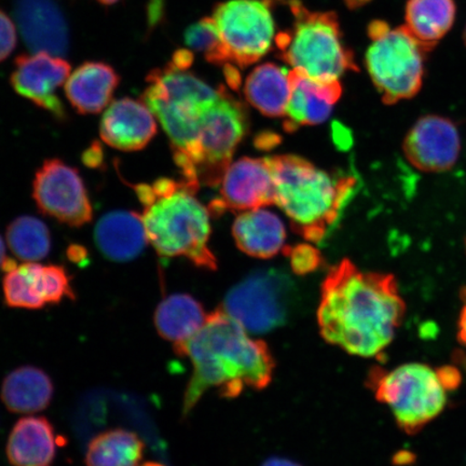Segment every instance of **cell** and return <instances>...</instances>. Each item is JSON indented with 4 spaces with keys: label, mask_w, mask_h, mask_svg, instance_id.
<instances>
[{
    "label": "cell",
    "mask_w": 466,
    "mask_h": 466,
    "mask_svg": "<svg viewBox=\"0 0 466 466\" xmlns=\"http://www.w3.org/2000/svg\"><path fill=\"white\" fill-rule=\"evenodd\" d=\"M405 311L393 276L360 270L345 259L320 289L319 333L349 354L374 358L392 342Z\"/></svg>",
    "instance_id": "6da1fadb"
},
{
    "label": "cell",
    "mask_w": 466,
    "mask_h": 466,
    "mask_svg": "<svg viewBox=\"0 0 466 466\" xmlns=\"http://www.w3.org/2000/svg\"><path fill=\"white\" fill-rule=\"evenodd\" d=\"M174 351L187 357L194 367L185 392L184 415L209 389H217L227 399L238 398L248 388L266 389L276 367L267 343L250 338L224 309L209 313L202 328L190 339L175 345Z\"/></svg>",
    "instance_id": "7a4b0ae2"
},
{
    "label": "cell",
    "mask_w": 466,
    "mask_h": 466,
    "mask_svg": "<svg viewBox=\"0 0 466 466\" xmlns=\"http://www.w3.org/2000/svg\"><path fill=\"white\" fill-rule=\"evenodd\" d=\"M132 187L144 207L148 242L161 258H186L203 269H217V258L208 248L211 212L197 199L200 185L161 177Z\"/></svg>",
    "instance_id": "3957f363"
},
{
    "label": "cell",
    "mask_w": 466,
    "mask_h": 466,
    "mask_svg": "<svg viewBox=\"0 0 466 466\" xmlns=\"http://www.w3.org/2000/svg\"><path fill=\"white\" fill-rule=\"evenodd\" d=\"M268 159L275 178V204L307 241H322L351 198L357 180L331 175L297 156Z\"/></svg>",
    "instance_id": "277c9868"
},
{
    "label": "cell",
    "mask_w": 466,
    "mask_h": 466,
    "mask_svg": "<svg viewBox=\"0 0 466 466\" xmlns=\"http://www.w3.org/2000/svg\"><path fill=\"white\" fill-rule=\"evenodd\" d=\"M146 81L141 100L160 122L170 139L174 161L183 177H187L204 116L218 102L224 87L214 89L172 62L154 69Z\"/></svg>",
    "instance_id": "5b68a950"
},
{
    "label": "cell",
    "mask_w": 466,
    "mask_h": 466,
    "mask_svg": "<svg viewBox=\"0 0 466 466\" xmlns=\"http://www.w3.org/2000/svg\"><path fill=\"white\" fill-rule=\"evenodd\" d=\"M460 382L452 367L435 370L419 363L405 364L392 370H371L367 386L376 399L391 410L396 423L407 434H417L441 415L447 404V390Z\"/></svg>",
    "instance_id": "8992f818"
},
{
    "label": "cell",
    "mask_w": 466,
    "mask_h": 466,
    "mask_svg": "<svg viewBox=\"0 0 466 466\" xmlns=\"http://www.w3.org/2000/svg\"><path fill=\"white\" fill-rule=\"evenodd\" d=\"M294 29L276 38L281 57L309 77L336 81L348 71H359L353 54L342 43L339 23L333 13H310L299 0H290Z\"/></svg>",
    "instance_id": "52a82bcc"
},
{
    "label": "cell",
    "mask_w": 466,
    "mask_h": 466,
    "mask_svg": "<svg viewBox=\"0 0 466 466\" xmlns=\"http://www.w3.org/2000/svg\"><path fill=\"white\" fill-rule=\"evenodd\" d=\"M369 35L372 44L366 54L367 71L382 101L391 105L416 96L428 54L422 45L406 26L391 29L382 21L372 22Z\"/></svg>",
    "instance_id": "ba28073f"
},
{
    "label": "cell",
    "mask_w": 466,
    "mask_h": 466,
    "mask_svg": "<svg viewBox=\"0 0 466 466\" xmlns=\"http://www.w3.org/2000/svg\"><path fill=\"white\" fill-rule=\"evenodd\" d=\"M248 127L243 105L224 89L204 116L190 171L183 178L198 185L218 186Z\"/></svg>",
    "instance_id": "9c48e42d"
},
{
    "label": "cell",
    "mask_w": 466,
    "mask_h": 466,
    "mask_svg": "<svg viewBox=\"0 0 466 466\" xmlns=\"http://www.w3.org/2000/svg\"><path fill=\"white\" fill-rule=\"evenodd\" d=\"M293 295L294 284L287 275L260 270L231 289L223 309L248 333L265 334L287 322Z\"/></svg>",
    "instance_id": "30bf717a"
},
{
    "label": "cell",
    "mask_w": 466,
    "mask_h": 466,
    "mask_svg": "<svg viewBox=\"0 0 466 466\" xmlns=\"http://www.w3.org/2000/svg\"><path fill=\"white\" fill-rule=\"evenodd\" d=\"M223 42L227 62L247 67L270 50L275 22L266 0H230L213 16Z\"/></svg>",
    "instance_id": "8fae6325"
},
{
    "label": "cell",
    "mask_w": 466,
    "mask_h": 466,
    "mask_svg": "<svg viewBox=\"0 0 466 466\" xmlns=\"http://www.w3.org/2000/svg\"><path fill=\"white\" fill-rule=\"evenodd\" d=\"M33 198L39 212L74 228L91 223L93 208L77 168L60 159H48L38 168Z\"/></svg>",
    "instance_id": "7c38bea8"
},
{
    "label": "cell",
    "mask_w": 466,
    "mask_h": 466,
    "mask_svg": "<svg viewBox=\"0 0 466 466\" xmlns=\"http://www.w3.org/2000/svg\"><path fill=\"white\" fill-rule=\"evenodd\" d=\"M71 64L61 56L36 52L16 57L10 84L17 95L46 110L56 120L66 121L67 113L57 90L66 84Z\"/></svg>",
    "instance_id": "4fadbf2b"
},
{
    "label": "cell",
    "mask_w": 466,
    "mask_h": 466,
    "mask_svg": "<svg viewBox=\"0 0 466 466\" xmlns=\"http://www.w3.org/2000/svg\"><path fill=\"white\" fill-rule=\"evenodd\" d=\"M218 187L219 198L208 208L213 215L249 211L275 204V178L268 158L246 157L230 163Z\"/></svg>",
    "instance_id": "5bb4252c"
},
{
    "label": "cell",
    "mask_w": 466,
    "mask_h": 466,
    "mask_svg": "<svg viewBox=\"0 0 466 466\" xmlns=\"http://www.w3.org/2000/svg\"><path fill=\"white\" fill-rule=\"evenodd\" d=\"M461 141L456 125L445 116L428 115L408 132L406 158L418 170L441 173L451 170L458 161Z\"/></svg>",
    "instance_id": "9a60e30c"
},
{
    "label": "cell",
    "mask_w": 466,
    "mask_h": 466,
    "mask_svg": "<svg viewBox=\"0 0 466 466\" xmlns=\"http://www.w3.org/2000/svg\"><path fill=\"white\" fill-rule=\"evenodd\" d=\"M158 131L157 118L143 101L130 97L110 103L102 116L100 134L110 147L138 151L153 141Z\"/></svg>",
    "instance_id": "2e32d148"
},
{
    "label": "cell",
    "mask_w": 466,
    "mask_h": 466,
    "mask_svg": "<svg viewBox=\"0 0 466 466\" xmlns=\"http://www.w3.org/2000/svg\"><path fill=\"white\" fill-rule=\"evenodd\" d=\"M291 93L285 127L295 130L300 126L323 124L329 119L341 96L339 81L318 80L295 69L289 72Z\"/></svg>",
    "instance_id": "e0dca14e"
},
{
    "label": "cell",
    "mask_w": 466,
    "mask_h": 466,
    "mask_svg": "<svg viewBox=\"0 0 466 466\" xmlns=\"http://www.w3.org/2000/svg\"><path fill=\"white\" fill-rule=\"evenodd\" d=\"M15 14L29 49L57 56L66 54L67 25L52 0H17Z\"/></svg>",
    "instance_id": "ac0fdd59"
},
{
    "label": "cell",
    "mask_w": 466,
    "mask_h": 466,
    "mask_svg": "<svg viewBox=\"0 0 466 466\" xmlns=\"http://www.w3.org/2000/svg\"><path fill=\"white\" fill-rule=\"evenodd\" d=\"M95 240L105 258L118 262L137 258L148 243L142 215L124 209L103 215Z\"/></svg>",
    "instance_id": "d6986e66"
},
{
    "label": "cell",
    "mask_w": 466,
    "mask_h": 466,
    "mask_svg": "<svg viewBox=\"0 0 466 466\" xmlns=\"http://www.w3.org/2000/svg\"><path fill=\"white\" fill-rule=\"evenodd\" d=\"M119 83V75L108 64L86 62L69 75L66 96L76 112L96 115L112 103Z\"/></svg>",
    "instance_id": "ffe728a7"
},
{
    "label": "cell",
    "mask_w": 466,
    "mask_h": 466,
    "mask_svg": "<svg viewBox=\"0 0 466 466\" xmlns=\"http://www.w3.org/2000/svg\"><path fill=\"white\" fill-rule=\"evenodd\" d=\"M54 425L40 416L21 418L11 431L7 457L14 466H51L56 456Z\"/></svg>",
    "instance_id": "44dd1931"
},
{
    "label": "cell",
    "mask_w": 466,
    "mask_h": 466,
    "mask_svg": "<svg viewBox=\"0 0 466 466\" xmlns=\"http://www.w3.org/2000/svg\"><path fill=\"white\" fill-rule=\"evenodd\" d=\"M232 231L238 248L256 258H271L285 248L287 230L283 221L261 208L238 215Z\"/></svg>",
    "instance_id": "7402d4cb"
},
{
    "label": "cell",
    "mask_w": 466,
    "mask_h": 466,
    "mask_svg": "<svg viewBox=\"0 0 466 466\" xmlns=\"http://www.w3.org/2000/svg\"><path fill=\"white\" fill-rule=\"evenodd\" d=\"M54 393V382L46 371L35 366H22L4 379L0 396L9 411L27 415L46 410Z\"/></svg>",
    "instance_id": "603a6c76"
},
{
    "label": "cell",
    "mask_w": 466,
    "mask_h": 466,
    "mask_svg": "<svg viewBox=\"0 0 466 466\" xmlns=\"http://www.w3.org/2000/svg\"><path fill=\"white\" fill-rule=\"evenodd\" d=\"M290 93L289 72L273 63L256 67L244 85V95L249 104L269 116H281L287 113Z\"/></svg>",
    "instance_id": "cb8c5ba5"
},
{
    "label": "cell",
    "mask_w": 466,
    "mask_h": 466,
    "mask_svg": "<svg viewBox=\"0 0 466 466\" xmlns=\"http://www.w3.org/2000/svg\"><path fill=\"white\" fill-rule=\"evenodd\" d=\"M199 301L187 294H174L157 307L154 322L158 334L175 345L190 339L207 320Z\"/></svg>",
    "instance_id": "d4e9b609"
},
{
    "label": "cell",
    "mask_w": 466,
    "mask_h": 466,
    "mask_svg": "<svg viewBox=\"0 0 466 466\" xmlns=\"http://www.w3.org/2000/svg\"><path fill=\"white\" fill-rule=\"evenodd\" d=\"M456 11L454 0H408L406 27L430 52L451 31Z\"/></svg>",
    "instance_id": "484cf974"
},
{
    "label": "cell",
    "mask_w": 466,
    "mask_h": 466,
    "mask_svg": "<svg viewBox=\"0 0 466 466\" xmlns=\"http://www.w3.org/2000/svg\"><path fill=\"white\" fill-rule=\"evenodd\" d=\"M145 444L137 433L125 429L105 431L87 445L86 466H138Z\"/></svg>",
    "instance_id": "4316f807"
},
{
    "label": "cell",
    "mask_w": 466,
    "mask_h": 466,
    "mask_svg": "<svg viewBox=\"0 0 466 466\" xmlns=\"http://www.w3.org/2000/svg\"><path fill=\"white\" fill-rule=\"evenodd\" d=\"M5 238L11 253L21 260L38 261L50 253V231L37 218L25 215L11 221L5 230Z\"/></svg>",
    "instance_id": "83f0119b"
},
{
    "label": "cell",
    "mask_w": 466,
    "mask_h": 466,
    "mask_svg": "<svg viewBox=\"0 0 466 466\" xmlns=\"http://www.w3.org/2000/svg\"><path fill=\"white\" fill-rule=\"evenodd\" d=\"M19 269L46 305H58L66 299L75 300L72 278L63 266L26 261Z\"/></svg>",
    "instance_id": "f1b7e54d"
},
{
    "label": "cell",
    "mask_w": 466,
    "mask_h": 466,
    "mask_svg": "<svg viewBox=\"0 0 466 466\" xmlns=\"http://www.w3.org/2000/svg\"><path fill=\"white\" fill-rule=\"evenodd\" d=\"M184 39L190 49L202 52L208 62L227 63L223 42L213 17H206L189 26L185 32Z\"/></svg>",
    "instance_id": "f546056e"
},
{
    "label": "cell",
    "mask_w": 466,
    "mask_h": 466,
    "mask_svg": "<svg viewBox=\"0 0 466 466\" xmlns=\"http://www.w3.org/2000/svg\"><path fill=\"white\" fill-rule=\"evenodd\" d=\"M3 290L5 305L10 308L39 310L46 306L45 301L19 269V266L13 271L5 272Z\"/></svg>",
    "instance_id": "4dcf8cb0"
},
{
    "label": "cell",
    "mask_w": 466,
    "mask_h": 466,
    "mask_svg": "<svg viewBox=\"0 0 466 466\" xmlns=\"http://www.w3.org/2000/svg\"><path fill=\"white\" fill-rule=\"evenodd\" d=\"M288 254L290 256L291 267L297 275H307L319 266V254L310 247H299L289 250Z\"/></svg>",
    "instance_id": "1f68e13d"
},
{
    "label": "cell",
    "mask_w": 466,
    "mask_h": 466,
    "mask_svg": "<svg viewBox=\"0 0 466 466\" xmlns=\"http://www.w3.org/2000/svg\"><path fill=\"white\" fill-rule=\"evenodd\" d=\"M16 46V29L10 17L0 10V63L13 54Z\"/></svg>",
    "instance_id": "d6a6232c"
},
{
    "label": "cell",
    "mask_w": 466,
    "mask_h": 466,
    "mask_svg": "<svg viewBox=\"0 0 466 466\" xmlns=\"http://www.w3.org/2000/svg\"><path fill=\"white\" fill-rule=\"evenodd\" d=\"M84 165L91 168H98L104 165V149L100 142H93L83 154Z\"/></svg>",
    "instance_id": "836d02e7"
},
{
    "label": "cell",
    "mask_w": 466,
    "mask_h": 466,
    "mask_svg": "<svg viewBox=\"0 0 466 466\" xmlns=\"http://www.w3.org/2000/svg\"><path fill=\"white\" fill-rule=\"evenodd\" d=\"M165 14V0H149L147 7L148 26L153 29L159 25Z\"/></svg>",
    "instance_id": "e575fe53"
},
{
    "label": "cell",
    "mask_w": 466,
    "mask_h": 466,
    "mask_svg": "<svg viewBox=\"0 0 466 466\" xmlns=\"http://www.w3.org/2000/svg\"><path fill=\"white\" fill-rule=\"evenodd\" d=\"M461 299L463 301V307L461 312H460L459 323H458V339L462 346L466 348V288L461 291Z\"/></svg>",
    "instance_id": "d590c367"
},
{
    "label": "cell",
    "mask_w": 466,
    "mask_h": 466,
    "mask_svg": "<svg viewBox=\"0 0 466 466\" xmlns=\"http://www.w3.org/2000/svg\"><path fill=\"white\" fill-rule=\"evenodd\" d=\"M67 258L77 265H86L87 260V252L84 247L78 244H72L67 249Z\"/></svg>",
    "instance_id": "8d00e7d4"
},
{
    "label": "cell",
    "mask_w": 466,
    "mask_h": 466,
    "mask_svg": "<svg viewBox=\"0 0 466 466\" xmlns=\"http://www.w3.org/2000/svg\"><path fill=\"white\" fill-rule=\"evenodd\" d=\"M261 466H301L299 463L290 461V460L288 459H282V458H271L269 460H267V461L262 464Z\"/></svg>",
    "instance_id": "74e56055"
},
{
    "label": "cell",
    "mask_w": 466,
    "mask_h": 466,
    "mask_svg": "<svg viewBox=\"0 0 466 466\" xmlns=\"http://www.w3.org/2000/svg\"><path fill=\"white\" fill-rule=\"evenodd\" d=\"M369 2H370V0H345L350 9H358Z\"/></svg>",
    "instance_id": "f35d334b"
},
{
    "label": "cell",
    "mask_w": 466,
    "mask_h": 466,
    "mask_svg": "<svg viewBox=\"0 0 466 466\" xmlns=\"http://www.w3.org/2000/svg\"><path fill=\"white\" fill-rule=\"evenodd\" d=\"M5 259V248L2 236H0V267H2Z\"/></svg>",
    "instance_id": "ab89813d"
},
{
    "label": "cell",
    "mask_w": 466,
    "mask_h": 466,
    "mask_svg": "<svg viewBox=\"0 0 466 466\" xmlns=\"http://www.w3.org/2000/svg\"><path fill=\"white\" fill-rule=\"evenodd\" d=\"M141 466H166V465H163L162 463H159V462L149 461V462H145Z\"/></svg>",
    "instance_id": "60d3db41"
},
{
    "label": "cell",
    "mask_w": 466,
    "mask_h": 466,
    "mask_svg": "<svg viewBox=\"0 0 466 466\" xmlns=\"http://www.w3.org/2000/svg\"><path fill=\"white\" fill-rule=\"evenodd\" d=\"M98 2H100L104 5H113L116 2H118V0H98Z\"/></svg>",
    "instance_id": "b9f144b4"
},
{
    "label": "cell",
    "mask_w": 466,
    "mask_h": 466,
    "mask_svg": "<svg viewBox=\"0 0 466 466\" xmlns=\"http://www.w3.org/2000/svg\"><path fill=\"white\" fill-rule=\"evenodd\" d=\"M464 40H465V44H466V27H465V33H464Z\"/></svg>",
    "instance_id": "7bdbcfd3"
},
{
    "label": "cell",
    "mask_w": 466,
    "mask_h": 466,
    "mask_svg": "<svg viewBox=\"0 0 466 466\" xmlns=\"http://www.w3.org/2000/svg\"><path fill=\"white\" fill-rule=\"evenodd\" d=\"M465 248H466V240H465Z\"/></svg>",
    "instance_id": "ee69618b"
}]
</instances>
